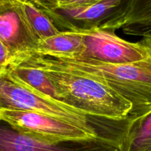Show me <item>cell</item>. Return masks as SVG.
Listing matches in <instances>:
<instances>
[{"label":"cell","mask_w":151,"mask_h":151,"mask_svg":"<svg viewBox=\"0 0 151 151\" xmlns=\"http://www.w3.org/2000/svg\"><path fill=\"white\" fill-rule=\"evenodd\" d=\"M0 119L21 134L50 142L89 139L98 137L113 140L96 129L38 112L0 109Z\"/></svg>","instance_id":"277c9868"},{"label":"cell","mask_w":151,"mask_h":151,"mask_svg":"<svg viewBox=\"0 0 151 151\" xmlns=\"http://www.w3.org/2000/svg\"><path fill=\"white\" fill-rule=\"evenodd\" d=\"M139 42L147 49L149 56L151 58V38L150 37H142Z\"/></svg>","instance_id":"e0dca14e"},{"label":"cell","mask_w":151,"mask_h":151,"mask_svg":"<svg viewBox=\"0 0 151 151\" xmlns=\"http://www.w3.org/2000/svg\"><path fill=\"white\" fill-rule=\"evenodd\" d=\"M100 0H71V1H68V2L65 3V4H62L61 6L56 8H59V7H72V6H77V5H83V4H91V3L96 2Z\"/></svg>","instance_id":"2e32d148"},{"label":"cell","mask_w":151,"mask_h":151,"mask_svg":"<svg viewBox=\"0 0 151 151\" xmlns=\"http://www.w3.org/2000/svg\"><path fill=\"white\" fill-rule=\"evenodd\" d=\"M25 19L38 41L59 33L48 15L32 0H19Z\"/></svg>","instance_id":"4fadbf2b"},{"label":"cell","mask_w":151,"mask_h":151,"mask_svg":"<svg viewBox=\"0 0 151 151\" xmlns=\"http://www.w3.org/2000/svg\"><path fill=\"white\" fill-rule=\"evenodd\" d=\"M6 72L10 76L19 80L35 91L60 101V96L56 88L40 68L27 62L13 59Z\"/></svg>","instance_id":"8fae6325"},{"label":"cell","mask_w":151,"mask_h":151,"mask_svg":"<svg viewBox=\"0 0 151 151\" xmlns=\"http://www.w3.org/2000/svg\"><path fill=\"white\" fill-rule=\"evenodd\" d=\"M35 4L47 8H56L71 0H32Z\"/></svg>","instance_id":"9a60e30c"},{"label":"cell","mask_w":151,"mask_h":151,"mask_svg":"<svg viewBox=\"0 0 151 151\" xmlns=\"http://www.w3.org/2000/svg\"><path fill=\"white\" fill-rule=\"evenodd\" d=\"M129 0H100L96 2L72 7L47 8L45 12L60 32L78 31L101 27L119 14Z\"/></svg>","instance_id":"8992f818"},{"label":"cell","mask_w":151,"mask_h":151,"mask_svg":"<svg viewBox=\"0 0 151 151\" xmlns=\"http://www.w3.org/2000/svg\"><path fill=\"white\" fill-rule=\"evenodd\" d=\"M0 40L12 60L36 50L38 40L25 19L19 0H0Z\"/></svg>","instance_id":"ba28073f"},{"label":"cell","mask_w":151,"mask_h":151,"mask_svg":"<svg viewBox=\"0 0 151 151\" xmlns=\"http://www.w3.org/2000/svg\"><path fill=\"white\" fill-rule=\"evenodd\" d=\"M0 109L51 115L80 126L96 129L109 137L111 136L99 128L105 131L118 125V122L106 124L113 121L91 117L69 105L47 97L10 76L7 72L0 75Z\"/></svg>","instance_id":"3957f363"},{"label":"cell","mask_w":151,"mask_h":151,"mask_svg":"<svg viewBox=\"0 0 151 151\" xmlns=\"http://www.w3.org/2000/svg\"><path fill=\"white\" fill-rule=\"evenodd\" d=\"M11 60L12 58L8 50L0 40V75L6 72Z\"/></svg>","instance_id":"5bb4252c"},{"label":"cell","mask_w":151,"mask_h":151,"mask_svg":"<svg viewBox=\"0 0 151 151\" xmlns=\"http://www.w3.org/2000/svg\"><path fill=\"white\" fill-rule=\"evenodd\" d=\"M119 151H151V111L125 120Z\"/></svg>","instance_id":"30bf717a"},{"label":"cell","mask_w":151,"mask_h":151,"mask_svg":"<svg viewBox=\"0 0 151 151\" xmlns=\"http://www.w3.org/2000/svg\"><path fill=\"white\" fill-rule=\"evenodd\" d=\"M13 59L40 68L56 88L60 101L88 116L113 122H122L129 117L131 103L101 81L32 52Z\"/></svg>","instance_id":"6da1fadb"},{"label":"cell","mask_w":151,"mask_h":151,"mask_svg":"<svg viewBox=\"0 0 151 151\" xmlns=\"http://www.w3.org/2000/svg\"><path fill=\"white\" fill-rule=\"evenodd\" d=\"M83 50L84 44L81 33L63 31L38 41L36 50L32 52L53 58H72L80 55Z\"/></svg>","instance_id":"7c38bea8"},{"label":"cell","mask_w":151,"mask_h":151,"mask_svg":"<svg viewBox=\"0 0 151 151\" xmlns=\"http://www.w3.org/2000/svg\"><path fill=\"white\" fill-rule=\"evenodd\" d=\"M74 32L82 35L84 50L80 55L72 58L123 64L139 61L149 57L147 49L139 41L130 42L122 39L113 29L95 27Z\"/></svg>","instance_id":"5b68a950"},{"label":"cell","mask_w":151,"mask_h":151,"mask_svg":"<svg viewBox=\"0 0 151 151\" xmlns=\"http://www.w3.org/2000/svg\"><path fill=\"white\" fill-rule=\"evenodd\" d=\"M100 28L122 29L134 36H151V0H129L119 14Z\"/></svg>","instance_id":"9c48e42d"},{"label":"cell","mask_w":151,"mask_h":151,"mask_svg":"<svg viewBox=\"0 0 151 151\" xmlns=\"http://www.w3.org/2000/svg\"><path fill=\"white\" fill-rule=\"evenodd\" d=\"M150 38H151V36H150Z\"/></svg>","instance_id":"ac0fdd59"},{"label":"cell","mask_w":151,"mask_h":151,"mask_svg":"<svg viewBox=\"0 0 151 151\" xmlns=\"http://www.w3.org/2000/svg\"><path fill=\"white\" fill-rule=\"evenodd\" d=\"M0 151H119L114 141L104 137L50 142L16 131L0 119Z\"/></svg>","instance_id":"52a82bcc"},{"label":"cell","mask_w":151,"mask_h":151,"mask_svg":"<svg viewBox=\"0 0 151 151\" xmlns=\"http://www.w3.org/2000/svg\"><path fill=\"white\" fill-rule=\"evenodd\" d=\"M58 64L101 81L132 106L128 118L151 111V58L134 63L110 64L92 60L49 57Z\"/></svg>","instance_id":"7a4b0ae2"}]
</instances>
